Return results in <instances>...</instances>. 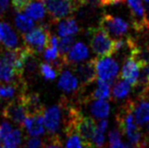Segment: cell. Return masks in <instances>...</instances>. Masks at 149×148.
Masks as SVG:
<instances>
[{"label": "cell", "mask_w": 149, "mask_h": 148, "mask_svg": "<svg viewBox=\"0 0 149 148\" xmlns=\"http://www.w3.org/2000/svg\"><path fill=\"white\" fill-rule=\"evenodd\" d=\"M135 101H127L121 108L118 114L116 115L117 128L120 133L127 138L129 143L135 146L143 142V137L141 128L136 123L134 115Z\"/></svg>", "instance_id": "6da1fadb"}, {"label": "cell", "mask_w": 149, "mask_h": 148, "mask_svg": "<svg viewBox=\"0 0 149 148\" xmlns=\"http://www.w3.org/2000/svg\"><path fill=\"white\" fill-rule=\"evenodd\" d=\"M89 36L93 52L99 57V59L109 58L114 54V40L100 26L90 28Z\"/></svg>", "instance_id": "7a4b0ae2"}, {"label": "cell", "mask_w": 149, "mask_h": 148, "mask_svg": "<svg viewBox=\"0 0 149 148\" xmlns=\"http://www.w3.org/2000/svg\"><path fill=\"white\" fill-rule=\"evenodd\" d=\"M42 2L53 22L67 18L79 7L74 0H42Z\"/></svg>", "instance_id": "3957f363"}, {"label": "cell", "mask_w": 149, "mask_h": 148, "mask_svg": "<svg viewBox=\"0 0 149 148\" xmlns=\"http://www.w3.org/2000/svg\"><path fill=\"white\" fill-rule=\"evenodd\" d=\"M51 34L45 26L34 28L29 32L23 34V39L26 47L30 48L35 53H41L49 45Z\"/></svg>", "instance_id": "277c9868"}, {"label": "cell", "mask_w": 149, "mask_h": 148, "mask_svg": "<svg viewBox=\"0 0 149 148\" xmlns=\"http://www.w3.org/2000/svg\"><path fill=\"white\" fill-rule=\"evenodd\" d=\"M17 95L11 99L5 107L3 108L2 115L5 118L13 121V123L23 126L27 116V110L24 100V93Z\"/></svg>", "instance_id": "5b68a950"}, {"label": "cell", "mask_w": 149, "mask_h": 148, "mask_svg": "<svg viewBox=\"0 0 149 148\" xmlns=\"http://www.w3.org/2000/svg\"><path fill=\"white\" fill-rule=\"evenodd\" d=\"M64 111V105L62 100L58 105L48 108L45 111V127L50 135H55L60 130L62 124V115Z\"/></svg>", "instance_id": "8992f818"}, {"label": "cell", "mask_w": 149, "mask_h": 148, "mask_svg": "<svg viewBox=\"0 0 149 148\" xmlns=\"http://www.w3.org/2000/svg\"><path fill=\"white\" fill-rule=\"evenodd\" d=\"M100 28H103L109 36L122 37L127 32L128 24L122 18L111 14H104L100 19Z\"/></svg>", "instance_id": "52a82bcc"}, {"label": "cell", "mask_w": 149, "mask_h": 148, "mask_svg": "<svg viewBox=\"0 0 149 148\" xmlns=\"http://www.w3.org/2000/svg\"><path fill=\"white\" fill-rule=\"evenodd\" d=\"M96 74L98 79L111 83L118 75V63L112 58H101L96 59Z\"/></svg>", "instance_id": "ba28073f"}, {"label": "cell", "mask_w": 149, "mask_h": 148, "mask_svg": "<svg viewBox=\"0 0 149 148\" xmlns=\"http://www.w3.org/2000/svg\"><path fill=\"white\" fill-rule=\"evenodd\" d=\"M95 61L96 59L91 60L87 62H79L73 67L74 76L79 79V84L82 86L92 84L96 79L97 74Z\"/></svg>", "instance_id": "9c48e42d"}, {"label": "cell", "mask_w": 149, "mask_h": 148, "mask_svg": "<svg viewBox=\"0 0 149 148\" xmlns=\"http://www.w3.org/2000/svg\"><path fill=\"white\" fill-rule=\"evenodd\" d=\"M127 4L129 9H130L133 28L137 31L143 30L144 26H146L143 0H127Z\"/></svg>", "instance_id": "30bf717a"}, {"label": "cell", "mask_w": 149, "mask_h": 148, "mask_svg": "<svg viewBox=\"0 0 149 148\" xmlns=\"http://www.w3.org/2000/svg\"><path fill=\"white\" fill-rule=\"evenodd\" d=\"M45 112L34 115H27L23 126L31 137H38L45 132Z\"/></svg>", "instance_id": "8fae6325"}, {"label": "cell", "mask_w": 149, "mask_h": 148, "mask_svg": "<svg viewBox=\"0 0 149 148\" xmlns=\"http://www.w3.org/2000/svg\"><path fill=\"white\" fill-rule=\"evenodd\" d=\"M140 75V68L138 64L132 58H127L123 65L122 72H121V79L125 80L127 82L133 87H137L138 85V79Z\"/></svg>", "instance_id": "7c38bea8"}, {"label": "cell", "mask_w": 149, "mask_h": 148, "mask_svg": "<svg viewBox=\"0 0 149 148\" xmlns=\"http://www.w3.org/2000/svg\"><path fill=\"white\" fill-rule=\"evenodd\" d=\"M58 84V88L67 93L77 92L80 88L77 77L74 76V74L71 73L68 70H64L61 72Z\"/></svg>", "instance_id": "4fadbf2b"}, {"label": "cell", "mask_w": 149, "mask_h": 148, "mask_svg": "<svg viewBox=\"0 0 149 148\" xmlns=\"http://www.w3.org/2000/svg\"><path fill=\"white\" fill-rule=\"evenodd\" d=\"M134 115L139 126L149 123V100L147 96H139V100L135 101Z\"/></svg>", "instance_id": "5bb4252c"}, {"label": "cell", "mask_w": 149, "mask_h": 148, "mask_svg": "<svg viewBox=\"0 0 149 148\" xmlns=\"http://www.w3.org/2000/svg\"><path fill=\"white\" fill-rule=\"evenodd\" d=\"M23 80L19 79L15 69L10 62H8L2 55H0V82L1 84L14 83Z\"/></svg>", "instance_id": "9a60e30c"}, {"label": "cell", "mask_w": 149, "mask_h": 148, "mask_svg": "<svg viewBox=\"0 0 149 148\" xmlns=\"http://www.w3.org/2000/svg\"><path fill=\"white\" fill-rule=\"evenodd\" d=\"M89 57V49L87 45L83 42H76L71 50L65 56L66 64L68 63H78L79 61L86 60Z\"/></svg>", "instance_id": "2e32d148"}, {"label": "cell", "mask_w": 149, "mask_h": 148, "mask_svg": "<svg viewBox=\"0 0 149 148\" xmlns=\"http://www.w3.org/2000/svg\"><path fill=\"white\" fill-rule=\"evenodd\" d=\"M0 42L9 50L15 49L18 44L16 34L7 23H0Z\"/></svg>", "instance_id": "e0dca14e"}, {"label": "cell", "mask_w": 149, "mask_h": 148, "mask_svg": "<svg viewBox=\"0 0 149 148\" xmlns=\"http://www.w3.org/2000/svg\"><path fill=\"white\" fill-rule=\"evenodd\" d=\"M17 92L19 93L26 92V83L25 80L9 84H0V99L13 98Z\"/></svg>", "instance_id": "ac0fdd59"}, {"label": "cell", "mask_w": 149, "mask_h": 148, "mask_svg": "<svg viewBox=\"0 0 149 148\" xmlns=\"http://www.w3.org/2000/svg\"><path fill=\"white\" fill-rule=\"evenodd\" d=\"M78 30H79L78 26L73 17H67L58 23V34L61 38L73 36L78 32Z\"/></svg>", "instance_id": "d6986e66"}, {"label": "cell", "mask_w": 149, "mask_h": 148, "mask_svg": "<svg viewBox=\"0 0 149 148\" xmlns=\"http://www.w3.org/2000/svg\"><path fill=\"white\" fill-rule=\"evenodd\" d=\"M45 7L42 0H30L26 8L25 13L31 19L41 20L45 15Z\"/></svg>", "instance_id": "ffe728a7"}, {"label": "cell", "mask_w": 149, "mask_h": 148, "mask_svg": "<svg viewBox=\"0 0 149 148\" xmlns=\"http://www.w3.org/2000/svg\"><path fill=\"white\" fill-rule=\"evenodd\" d=\"M90 110L95 118L104 120L109 114V105L105 100H93L90 107Z\"/></svg>", "instance_id": "44dd1931"}, {"label": "cell", "mask_w": 149, "mask_h": 148, "mask_svg": "<svg viewBox=\"0 0 149 148\" xmlns=\"http://www.w3.org/2000/svg\"><path fill=\"white\" fill-rule=\"evenodd\" d=\"M111 84L107 81L97 79V87L91 94L93 100H105L111 98Z\"/></svg>", "instance_id": "7402d4cb"}, {"label": "cell", "mask_w": 149, "mask_h": 148, "mask_svg": "<svg viewBox=\"0 0 149 148\" xmlns=\"http://www.w3.org/2000/svg\"><path fill=\"white\" fill-rule=\"evenodd\" d=\"M131 89V85L128 82H127L125 80L122 79L121 77H119L118 79L116 80V82L114 83V86L112 88V96L113 98L116 100H120V99H124L125 98L129 92H130Z\"/></svg>", "instance_id": "603a6c76"}, {"label": "cell", "mask_w": 149, "mask_h": 148, "mask_svg": "<svg viewBox=\"0 0 149 148\" xmlns=\"http://www.w3.org/2000/svg\"><path fill=\"white\" fill-rule=\"evenodd\" d=\"M140 75L138 79V85L140 87L139 96H146L149 92V65L140 66Z\"/></svg>", "instance_id": "cb8c5ba5"}, {"label": "cell", "mask_w": 149, "mask_h": 148, "mask_svg": "<svg viewBox=\"0 0 149 148\" xmlns=\"http://www.w3.org/2000/svg\"><path fill=\"white\" fill-rule=\"evenodd\" d=\"M15 25H16L17 28L23 33H26L33 29L34 22L31 18H29L26 14L23 13H17L14 19Z\"/></svg>", "instance_id": "d4e9b609"}, {"label": "cell", "mask_w": 149, "mask_h": 148, "mask_svg": "<svg viewBox=\"0 0 149 148\" xmlns=\"http://www.w3.org/2000/svg\"><path fill=\"white\" fill-rule=\"evenodd\" d=\"M22 141V131L19 128L13 129L11 133L3 141L4 148H18Z\"/></svg>", "instance_id": "484cf974"}, {"label": "cell", "mask_w": 149, "mask_h": 148, "mask_svg": "<svg viewBox=\"0 0 149 148\" xmlns=\"http://www.w3.org/2000/svg\"><path fill=\"white\" fill-rule=\"evenodd\" d=\"M66 137V148H85L81 139L74 130H68L64 132Z\"/></svg>", "instance_id": "4316f807"}, {"label": "cell", "mask_w": 149, "mask_h": 148, "mask_svg": "<svg viewBox=\"0 0 149 148\" xmlns=\"http://www.w3.org/2000/svg\"><path fill=\"white\" fill-rule=\"evenodd\" d=\"M74 39L73 36L64 37V38H61L58 40V52H60L61 57L64 59V60H65V56L67 55L68 52L71 50L73 45L74 44Z\"/></svg>", "instance_id": "83f0119b"}, {"label": "cell", "mask_w": 149, "mask_h": 148, "mask_svg": "<svg viewBox=\"0 0 149 148\" xmlns=\"http://www.w3.org/2000/svg\"><path fill=\"white\" fill-rule=\"evenodd\" d=\"M121 141V133L118 128H113L109 133V148H124Z\"/></svg>", "instance_id": "f1b7e54d"}, {"label": "cell", "mask_w": 149, "mask_h": 148, "mask_svg": "<svg viewBox=\"0 0 149 148\" xmlns=\"http://www.w3.org/2000/svg\"><path fill=\"white\" fill-rule=\"evenodd\" d=\"M40 73L41 75L47 80H53L56 79L58 75V71L51 64L46 63V62H42L40 64Z\"/></svg>", "instance_id": "f546056e"}, {"label": "cell", "mask_w": 149, "mask_h": 148, "mask_svg": "<svg viewBox=\"0 0 149 148\" xmlns=\"http://www.w3.org/2000/svg\"><path fill=\"white\" fill-rule=\"evenodd\" d=\"M42 148H63L60 135H50V137L46 138Z\"/></svg>", "instance_id": "4dcf8cb0"}, {"label": "cell", "mask_w": 149, "mask_h": 148, "mask_svg": "<svg viewBox=\"0 0 149 148\" xmlns=\"http://www.w3.org/2000/svg\"><path fill=\"white\" fill-rule=\"evenodd\" d=\"M13 126L11 124L8 122H2L0 124V141L3 142V141L5 140L8 136H9L11 131H13Z\"/></svg>", "instance_id": "1f68e13d"}, {"label": "cell", "mask_w": 149, "mask_h": 148, "mask_svg": "<svg viewBox=\"0 0 149 148\" xmlns=\"http://www.w3.org/2000/svg\"><path fill=\"white\" fill-rule=\"evenodd\" d=\"M29 2L30 0H11L13 9L16 10L17 13H22V11H25Z\"/></svg>", "instance_id": "d6a6232c"}, {"label": "cell", "mask_w": 149, "mask_h": 148, "mask_svg": "<svg viewBox=\"0 0 149 148\" xmlns=\"http://www.w3.org/2000/svg\"><path fill=\"white\" fill-rule=\"evenodd\" d=\"M42 142L38 137H30L26 139L24 148H41L42 146Z\"/></svg>", "instance_id": "836d02e7"}, {"label": "cell", "mask_w": 149, "mask_h": 148, "mask_svg": "<svg viewBox=\"0 0 149 148\" xmlns=\"http://www.w3.org/2000/svg\"><path fill=\"white\" fill-rule=\"evenodd\" d=\"M78 6L86 5V4H91V5H101L102 0H74Z\"/></svg>", "instance_id": "e575fe53"}, {"label": "cell", "mask_w": 149, "mask_h": 148, "mask_svg": "<svg viewBox=\"0 0 149 148\" xmlns=\"http://www.w3.org/2000/svg\"><path fill=\"white\" fill-rule=\"evenodd\" d=\"M9 0H0V15H2L8 10Z\"/></svg>", "instance_id": "d590c367"}, {"label": "cell", "mask_w": 149, "mask_h": 148, "mask_svg": "<svg viewBox=\"0 0 149 148\" xmlns=\"http://www.w3.org/2000/svg\"><path fill=\"white\" fill-rule=\"evenodd\" d=\"M143 9H144V21H146V26L149 28V5L143 4Z\"/></svg>", "instance_id": "8d00e7d4"}, {"label": "cell", "mask_w": 149, "mask_h": 148, "mask_svg": "<svg viewBox=\"0 0 149 148\" xmlns=\"http://www.w3.org/2000/svg\"><path fill=\"white\" fill-rule=\"evenodd\" d=\"M125 0H102L101 5L103 6H109V5H116L118 3H122Z\"/></svg>", "instance_id": "74e56055"}, {"label": "cell", "mask_w": 149, "mask_h": 148, "mask_svg": "<svg viewBox=\"0 0 149 148\" xmlns=\"http://www.w3.org/2000/svg\"><path fill=\"white\" fill-rule=\"evenodd\" d=\"M143 143L146 145V148H149V135H146L143 137Z\"/></svg>", "instance_id": "f35d334b"}, {"label": "cell", "mask_w": 149, "mask_h": 148, "mask_svg": "<svg viewBox=\"0 0 149 148\" xmlns=\"http://www.w3.org/2000/svg\"><path fill=\"white\" fill-rule=\"evenodd\" d=\"M134 148H146V145L143 143V142H140V143H139V145H135Z\"/></svg>", "instance_id": "ab89813d"}, {"label": "cell", "mask_w": 149, "mask_h": 148, "mask_svg": "<svg viewBox=\"0 0 149 148\" xmlns=\"http://www.w3.org/2000/svg\"><path fill=\"white\" fill-rule=\"evenodd\" d=\"M146 135H149V124L147 126V128H146Z\"/></svg>", "instance_id": "60d3db41"}, {"label": "cell", "mask_w": 149, "mask_h": 148, "mask_svg": "<svg viewBox=\"0 0 149 148\" xmlns=\"http://www.w3.org/2000/svg\"><path fill=\"white\" fill-rule=\"evenodd\" d=\"M0 148H3V146H2V142L0 141Z\"/></svg>", "instance_id": "b9f144b4"}]
</instances>
